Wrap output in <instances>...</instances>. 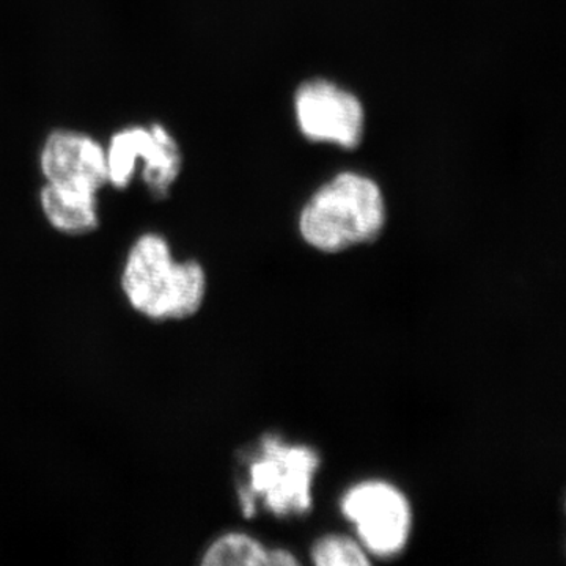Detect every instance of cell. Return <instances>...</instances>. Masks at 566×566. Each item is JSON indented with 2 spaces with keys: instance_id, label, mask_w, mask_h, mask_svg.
I'll list each match as a JSON object with an SVG mask.
<instances>
[{
  "instance_id": "1",
  "label": "cell",
  "mask_w": 566,
  "mask_h": 566,
  "mask_svg": "<svg viewBox=\"0 0 566 566\" xmlns=\"http://www.w3.org/2000/svg\"><path fill=\"white\" fill-rule=\"evenodd\" d=\"M120 282L128 304L153 322L189 318L202 308L207 296L202 264L175 262L169 241L159 233H145L134 241Z\"/></svg>"
},
{
  "instance_id": "2",
  "label": "cell",
  "mask_w": 566,
  "mask_h": 566,
  "mask_svg": "<svg viewBox=\"0 0 566 566\" xmlns=\"http://www.w3.org/2000/svg\"><path fill=\"white\" fill-rule=\"evenodd\" d=\"M386 199L378 182L357 172H342L319 186L297 221L312 249L335 253L379 237L386 226Z\"/></svg>"
},
{
  "instance_id": "3",
  "label": "cell",
  "mask_w": 566,
  "mask_h": 566,
  "mask_svg": "<svg viewBox=\"0 0 566 566\" xmlns=\"http://www.w3.org/2000/svg\"><path fill=\"white\" fill-rule=\"evenodd\" d=\"M319 457L307 446L289 444L279 436H264L248 465V483L240 490L245 515L256 502L277 516L303 515L312 509V486Z\"/></svg>"
},
{
  "instance_id": "4",
  "label": "cell",
  "mask_w": 566,
  "mask_h": 566,
  "mask_svg": "<svg viewBox=\"0 0 566 566\" xmlns=\"http://www.w3.org/2000/svg\"><path fill=\"white\" fill-rule=\"evenodd\" d=\"M340 510L368 556L392 558L403 553L411 536L412 510L403 491L392 483H356L342 497Z\"/></svg>"
},
{
  "instance_id": "5",
  "label": "cell",
  "mask_w": 566,
  "mask_h": 566,
  "mask_svg": "<svg viewBox=\"0 0 566 566\" xmlns=\"http://www.w3.org/2000/svg\"><path fill=\"white\" fill-rule=\"evenodd\" d=\"M293 107L297 128L307 140L354 150L364 139L363 102L334 82H304L294 93Z\"/></svg>"
},
{
  "instance_id": "6",
  "label": "cell",
  "mask_w": 566,
  "mask_h": 566,
  "mask_svg": "<svg viewBox=\"0 0 566 566\" xmlns=\"http://www.w3.org/2000/svg\"><path fill=\"white\" fill-rule=\"evenodd\" d=\"M40 166L48 182L98 192L107 182L106 151L91 136L55 132L44 142Z\"/></svg>"
},
{
  "instance_id": "7",
  "label": "cell",
  "mask_w": 566,
  "mask_h": 566,
  "mask_svg": "<svg viewBox=\"0 0 566 566\" xmlns=\"http://www.w3.org/2000/svg\"><path fill=\"white\" fill-rule=\"evenodd\" d=\"M41 210L59 232L84 234L98 227L96 192L48 182L40 193Z\"/></svg>"
},
{
  "instance_id": "8",
  "label": "cell",
  "mask_w": 566,
  "mask_h": 566,
  "mask_svg": "<svg viewBox=\"0 0 566 566\" xmlns=\"http://www.w3.org/2000/svg\"><path fill=\"white\" fill-rule=\"evenodd\" d=\"M142 161H144L142 175L148 189L158 196H164L172 188L181 169L180 148L164 126H150V139L142 155Z\"/></svg>"
},
{
  "instance_id": "9",
  "label": "cell",
  "mask_w": 566,
  "mask_h": 566,
  "mask_svg": "<svg viewBox=\"0 0 566 566\" xmlns=\"http://www.w3.org/2000/svg\"><path fill=\"white\" fill-rule=\"evenodd\" d=\"M148 136L150 128L129 126L112 137L106 151L107 181L115 188L123 189L132 182Z\"/></svg>"
},
{
  "instance_id": "10",
  "label": "cell",
  "mask_w": 566,
  "mask_h": 566,
  "mask_svg": "<svg viewBox=\"0 0 566 566\" xmlns=\"http://www.w3.org/2000/svg\"><path fill=\"white\" fill-rule=\"evenodd\" d=\"M270 549L259 539L241 532H230L212 542L205 551L202 565H268Z\"/></svg>"
},
{
  "instance_id": "11",
  "label": "cell",
  "mask_w": 566,
  "mask_h": 566,
  "mask_svg": "<svg viewBox=\"0 0 566 566\" xmlns=\"http://www.w3.org/2000/svg\"><path fill=\"white\" fill-rule=\"evenodd\" d=\"M316 566H364L370 565V556L357 539L346 535H326L315 543L311 551Z\"/></svg>"
},
{
  "instance_id": "12",
  "label": "cell",
  "mask_w": 566,
  "mask_h": 566,
  "mask_svg": "<svg viewBox=\"0 0 566 566\" xmlns=\"http://www.w3.org/2000/svg\"><path fill=\"white\" fill-rule=\"evenodd\" d=\"M268 565L270 566H293L300 565V560L294 557V554L285 549H270V557H268Z\"/></svg>"
}]
</instances>
